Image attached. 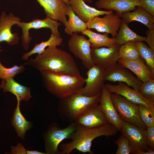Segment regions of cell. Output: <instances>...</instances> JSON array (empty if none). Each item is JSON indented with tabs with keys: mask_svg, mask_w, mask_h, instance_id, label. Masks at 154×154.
I'll return each mask as SVG.
<instances>
[{
	"mask_svg": "<svg viewBox=\"0 0 154 154\" xmlns=\"http://www.w3.org/2000/svg\"><path fill=\"white\" fill-rule=\"evenodd\" d=\"M25 63L40 71L42 70L80 76L73 58L69 53L57 47L48 46L40 54Z\"/></svg>",
	"mask_w": 154,
	"mask_h": 154,
	"instance_id": "6da1fadb",
	"label": "cell"
},
{
	"mask_svg": "<svg viewBox=\"0 0 154 154\" xmlns=\"http://www.w3.org/2000/svg\"><path fill=\"white\" fill-rule=\"evenodd\" d=\"M117 131L116 127L110 123L101 127L92 128L76 124L75 130L70 138L71 141L62 143L58 154H69L74 149L84 153L93 154L90 149L94 139L101 136L108 137L114 135Z\"/></svg>",
	"mask_w": 154,
	"mask_h": 154,
	"instance_id": "7a4b0ae2",
	"label": "cell"
},
{
	"mask_svg": "<svg viewBox=\"0 0 154 154\" xmlns=\"http://www.w3.org/2000/svg\"><path fill=\"white\" fill-rule=\"evenodd\" d=\"M43 85L48 91L59 99L77 92L85 84L86 78L82 76L40 71Z\"/></svg>",
	"mask_w": 154,
	"mask_h": 154,
	"instance_id": "3957f363",
	"label": "cell"
},
{
	"mask_svg": "<svg viewBox=\"0 0 154 154\" xmlns=\"http://www.w3.org/2000/svg\"><path fill=\"white\" fill-rule=\"evenodd\" d=\"M101 93L95 96L89 97L76 92L60 99L57 110L60 119L70 123L74 122L84 110L88 106L98 104Z\"/></svg>",
	"mask_w": 154,
	"mask_h": 154,
	"instance_id": "277c9868",
	"label": "cell"
},
{
	"mask_svg": "<svg viewBox=\"0 0 154 154\" xmlns=\"http://www.w3.org/2000/svg\"><path fill=\"white\" fill-rule=\"evenodd\" d=\"M110 96L114 106L122 121L147 129V127L140 118L138 105L115 93L111 94Z\"/></svg>",
	"mask_w": 154,
	"mask_h": 154,
	"instance_id": "5b68a950",
	"label": "cell"
},
{
	"mask_svg": "<svg viewBox=\"0 0 154 154\" xmlns=\"http://www.w3.org/2000/svg\"><path fill=\"white\" fill-rule=\"evenodd\" d=\"M76 126L74 122H71L66 127L61 129L56 123H51L43 134L46 153L58 154L59 145L64 139H70Z\"/></svg>",
	"mask_w": 154,
	"mask_h": 154,
	"instance_id": "8992f818",
	"label": "cell"
},
{
	"mask_svg": "<svg viewBox=\"0 0 154 154\" xmlns=\"http://www.w3.org/2000/svg\"><path fill=\"white\" fill-rule=\"evenodd\" d=\"M62 23L57 21L46 17L43 19H35L29 22H20L17 25L22 29L21 38L22 45L24 49L27 50L29 48L30 44L32 38L30 36V30L32 29H39L43 28L50 29L51 34L55 35H60L58 29Z\"/></svg>",
	"mask_w": 154,
	"mask_h": 154,
	"instance_id": "52a82bcc",
	"label": "cell"
},
{
	"mask_svg": "<svg viewBox=\"0 0 154 154\" xmlns=\"http://www.w3.org/2000/svg\"><path fill=\"white\" fill-rule=\"evenodd\" d=\"M68 46L70 51L82 61L86 68L89 69L95 65L91 56V43L84 35L73 33L68 40Z\"/></svg>",
	"mask_w": 154,
	"mask_h": 154,
	"instance_id": "ba28073f",
	"label": "cell"
},
{
	"mask_svg": "<svg viewBox=\"0 0 154 154\" xmlns=\"http://www.w3.org/2000/svg\"><path fill=\"white\" fill-rule=\"evenodd\" d=\"M105 81L124 83L138 91L142 82L129 70L116 63L104 70Z\"/></svg>",
	"mask_w": 154,
	"mask_h": 154,
	"instance_id": "9c48e42d",
	"label": "cell"
},
{
	"mask_svg": "<svg viewBox=\"0 0 154 154\" xmlns=\"http://www.w3.org/2000/svg\"><path fill=\"white\" fill-rule=\"evenodd\" d=\"M122 19L117 13L105 14L101 18L96 16L86 23L87 28L95 29L99 32L110 33L115 38L122 22Z\"/></svg>",
	"mask_w": 154,
	"mask_h": 154,
	"instance_id": "30bf717a",
	"label": "cell"
},
{
	"mask_svg": "<svg viewBox=\"0 0 154 154\" xmlns=\"http://www.w3.org/2000/svg\"><path fill=\"white\" fill-rule=\"evenodd\" d=\"M104 70L95 65L89 69L86 73L85 86L77 92L89 97L101 93L105 86Z\"/></svg>",
	"mask_w": 154,
	"mask_h": 154,
	"instance_id": "8fae6325",
	"label": "cell"
},
{
	"mask_svg": "<svg viewBox=\"0 0 154 154\" xmlns=\"http://www.w3.org/2000/svg\"><path fill=\"white\" fill-rule=\"evenodd\" d=\"M146 129L122 121L120 131L128 139L133 152L146 151L150 149L146 139Z\"/></svg>",
	"mask_w": 154,
	"mask_h": 154,
	"instance_id": "7c38bea8",
	"label": "cell"
},
{
	"mask_svg": "<svg viewBox=\"0 0 154 154\" xmlns=\"http://www.w3.org/2000/svg\"><path fill=\"white\" fill-rule=\"evenodd\" d=\"M74 122L89 128L100 127L109 123L98 104H92L88 106Z\"/></svg>",
	"mask_w": 154,
	"mask_h": 154,
	"instance_id": "4fadbf2b",
	"label": "cell"
},
{
	"mask_svg": "<svg viewBox=\"0 0 154 154\" xmlns=\"http://www.w3.org/2000/svg\"><path fill=\"white\" fill-rule=\"evenodd\" d=\"M120 46L116 44L107 48L91 47V56L94 64L105 69L117 63L119 59Z\"/></svg>",
	"mask_w": 154,
	"mask_h": 154,
	"instance_id": "5bb4252c",
	"label": "cell"
},
{
	"mask_svg": "<svg viewBox=\"0 0 154 154\" xmlns=\"http://www.w3.org/2000/svg\"><path fill=\"white\" fill-rule=\"evenodd\" d=\"M21 22V19L15 16L12 12L7 15L3 12L0 17V43L5 42L12 46L17 44L19 38L17 33H13L12 27ZM3 50L0 46V52Z\"/></svg>",
	"mask_w": 154,
	"mask_h": 154,
	"instance_id": "9a60e30c",
	"label": "cell"
},
{
	"mask_svg": "<svg viewBox=\"0 0 154 154\" xmlns=\"http://www.w3.org/2000/svg\"><path fill=\"white\" fill-rule=\"evenodd\" d=\"M105 86L111 94L115 93L137 105H142L154 108V102L145 99L138 91L132 89L124 83L118 82L117 85L108 84H105Z\"/></svg>",
	"mask_w": 154,
	"mask_h": 154,
	"instance_id": "2e32d148",
	"label": "cell"
},
{
	"mask_svg": "<svg viewBox=\"0 0 154 154\" xmlns=\"http://www.w3.org/2000/svg\"><path fill=\"white\" fill-rule=\"evenodd\" d=\"M44 9L46 17L59 21L64 25L67 21V4L62 0H36Z\"/></svg>",
	"mask_w": 154,
	"mask_h": 154,
	"instance_id": "e0dca14e",
	"label": "cell"
},
{
	"mask_svg": "<svg viewBox=\"0 0 154 154\" xmlns=\"http://www.w3.org/2000/svg\"><path fill=\"white\" fill-rule=\"evenodd\" d=\"M111 94L104 86L101 92L99 105L106 116L109 123L120 131L122 120L119 117L113 104Z\"/></svg>",
	"mask_w": 154,
	"mask_h": 154,
	"instance_id": "ac0fdd59",
	"label": "cell"
},
{
	"mask_svg": "<svg viewBox=\"0 0 154 154\" xmlns=\"http://www.w3.org/2000/svg\"><path fill=\"white\" fill-rule=\"evenodd\" d=\"M139 0H98L95 3L96 7L108 11H116L120 16L125 12L134 10L139 5Z\"/></svg>",
	"mask_w": 154,
	"mask_h": 154,
	"instance_id": "d6986e66",
	"label": "cell"
},
{
	"mask_svg": "<svg viewBox=\"0 0 154 154\" xmlns=\"http://www.w3.org/2000/svg\"><path fill=\"white\" fill-rule=\"evenodd\" d=\"M70 4L74 13L86 23L94 17L112 13L113 10L102 11L87 5L83 0H69Z\"/></svg>",
	"mask_w": 154,
	"mask_h": 154,
	"instance_id": "ffe728a7",
	"label": "cell"
},
{
	"mask_svg": "<svg viewBox=\"0 0 154 154\" xmlns=\"http://www.w3.org/2000/svg\"><path fill=\"white\" fill-rule=\"evenodd\" d=\"M118 63L131 71L142 82L154 79V73L145 62L119 58Z\"/></svg>",
	"mask_w": 154,
	"mask_h": 154,
	"instance_id": "44dd1931",
	"label": "cell"
},
{
	"mask_svg": "<svg viewBox=\"0 0 154 154\" xmlns=\"http://www.w3.org/2000/svg\"><path fill=\"white\" fill-rule=\"evenodd\" d=\"M120 17L127 24L133 21H136L144 25L149 29H154V16L139 6H137L132 12L123 13Z\"/></svg>",
	"mask_w": 154,
	"mask_h": 154,
	"instance_id": "7402d4cb",
	"label": "cell"
},
{
	"mask_svg": "<svg viewBox=\"0 0 154 154\" xmlns=\"http://www.w3.org/2000/svg\"><path fill=\"white\" fill-rule=\"evenodd\" d=\"M0 86L4 92L11 93L16 97L17 100L20 101H27L32 97L31 88L18 83L13 78L2 80Z\"/></svg>",
	"mask_w": 154,
	"mask_h": 154,
	"instance_id": "603a6c76",
	"label": "cell"
},
{
	"mask_svg": "<svg viewBox=\"0 0 154 154\" xmlns=\"http://www.w3.org/2000/svg\"><path fill=\"white\" fill-rule=\"evenodd\" d=\"M119 32L115 38L116 44L121 45L130 42L145 41L146 37L139 35L129 27L128 24L123 20Z\"/></svg>",
	"mask_w": 154,
	"mask_h": 154,
	"instance_id": "cb8c5ba5",
	"label": "cell"
},
{
	"mask_svg": "<svg viewBox=\"0 0 154 154\" xmlns=\"http://www.w3.org/2000/svg\"><path fill=\"white\" fill-rule=\"evenodd\" d=\"M81 33L88 37L89 40L91 43V47L92 48L108 47L116 44L115 43V38L113 37H109L108 36L109 34L107 33L102 34L94 32L90 29H87Z\"/></svg>",
	"mask_w": 154,
	"mask_h": 154,
	"instance_id": "d4e9b609",
	"label": "cell"
},
{
	"mask_svg": "<svg viewBox=\"0 0 154 154\" xmlns=\"http://www.w3.org/2000/svg\"><path fill=\"white\" fill-rule=\"evenodd\" d=\"M67 6L69 19L64 25L65 32L70 35L74 33H82L88 29L86 23L74 13L70 4H67Z\"/></svg>",
	"mask_w": 154,
	"mask_h": 154,
	"instance_id": "484cf974",
	"label": "cell"
},
{
	"mask_svg": "<svg viewBox=\"0 0 154 154\" xmlns=\"http://www.w3.org/2000/svg\"><path fill=\"white\" fill-rule=\"evenodd\" d=\"M63 40V38L60 35H55L51 34L49 38L47 40L42 41L39 44L35 45L33 48L29 51L23 53L21 59L28 60L29 58L31 56L35 54H40L48 46L57 47L60 45Z\"/></svg>",
	"mask_w": 154,
	"mask_h": 154,
	"instance_id": "4316f807",
	"label": "cell"
},
{
	"mask_svg": "<svg viewBox=\"0 0 154 154\" xmlns=\"http://www.w3.org/2000/svg\"><path fill=\"white\" fill-rule=\"evenodd\" d=\"M17 100V105L14 112L12 120V125L17 131L18 136L23 139L26 132L31 128L32 124L21 114L20 108V101Z\"/></svg>",
	"mask_w": 154,
	"mask_h": 154,
	"instance_id": "83f0119b",
	"label": "cell"
},
{
	"mask_svg": "<svg viewBox=\"0 0 154 154\" xmlns=\"http://www.w3.org/2000/svg\"><path fill=\"white\" fill-rule=\"evenodd\" d=\"M119 54V58L145 62L139 54L136 42H130L121 45Z\"/></svg>",
	"mask_w": 154,
	"mask_h": 154,
	"instance_id": "f1b7e54d",
	"label": "cell"
},
{
	"mask_svg": "<svg viewBox=\"0 0 154 154\" xmlns=\"http://www.w3.org/2000/svg\"><path fill=\"white\" fill-rule=\"evenodd\" d=\"M136 44L140 56L154 73V50L143 41L136 42Z\"/></svg>",
	"mask_w": 154,
	"mask_h": 154,
	"instance_id": "f546056e",
	"label": "cell"
},
{
	"mask_svg": "<svg viewBox=\"0 0 154 154\" xmlns=\"http://www.w3.org/2000/svg\"><path fill=\"white\" fill-rule=\"evenodd\" d=\"M139 116L147 127L154 126V108L142 105H138Z\"/></svg>",
	"mask_w": 154,
	"mask_h": 154,
	"instance_id": "4dcf8cb0",
	"label": "cell"
},
{
	"mask_svg": "<svg viewBox=\"0 0 154 154\" xmlns=\"http://www.w3.org/2000/svg\"><path fill=\"white\" fill-rule=\"evenodd\" d=\"M25 65L24 63L20 66L15 65L12 67L7 68L5 67L0 61V78L5 80L13 78L16 75L25 70Z\"/></svg>",
	"mask_w": 154,
	"mask_h": 154,
	"instance_id": "1f68e13d",
	"label": "cell"
},
{
	"mask_svg": "<svg viewBox=\"0 0 154 154\" xmlns=\"http://www.w3.org/2000/svg\"><path fill=\"white\" fill-rule=\"evenodd\" d=\"M138 92L145 99L154 102V79L143 82Z\"/></svg>",
	"mask_w": 154,
	"mask_h": 154,
	"instance_id": "d6a6232c",
	"label": "cell"
},
{
	"mask_svg": "<svg viewBox=\"0 0 154 154\" xmlns=\"http://www.w3.org/2000/svg\"><path fill=\"white\" fill-rule=\"evenodd\" d=\"M115 143L118 146L116 154H129L133 151L128 139L122 134Z\"/></svg>",
	"mask_w": 154,
	"mask_h": 154,
	"instance_id": "836d02e7",
	"label": "cell"
},
{
	"mask_svg": "<svg viewBox=\"0 0 154 154\" xmlns=\"http://www.w3.org/2000/svg\"><path fill=\"white\" fill-rule=\"evenodd\" d=\"M139 6L154 16V0H139Z\"/></svg>",
	"mask_w": 154,
	"mask_h": 154,
	"instance_id": "e575fe53",
	"label": "cell"
},
{
	"mask_svg": "<svg viewBox=\"0 0 154 154\" xmlns=\"http://www.w3.org/2000/svg\"><path fill=\"white\" fill-rule=\"evenodd\" d=\"M145 137L148 145L154 149V126L147 127L145 130Z\"/></svg>",
	"mask_w": 154,
	"mask_h": 154,
	"instance_id": "d590c367",
	"label": "cell"
},
{
	"mask_svg": "<svg viewBox=\"0 0 154 154\" xmlns=\"http://www.w3.org/2000/svg\"><path fill=\"white\" fill-rule=\"evenodd\" d=\"M147 37L145 41L147 43L149 47L154 50V29H148L146 31Z\"/></svg>",
	"mask_w": 154,
	"mask_h": 154,
	"instance_id": "8d00e7d4",
	"label": "cell"
},
{
	"mask_svg": "<svg viewBox=\"0 0 154 154\" xmlns=\"http://www.w3.org/2000/svg\"><path fill=\"white\" fill-rule=\"evenodd\" d=\"M11 152L13 153L26 154V150L21 144H19L16 147H12Z\"/></svg>",
	"mask_w": 154,
	"mask_h": 154,
	"instance_id": "74e56055",
	"label": "cell"
},
{
	"mask_svg": "<svg viewBox=\"0 0 154 154\" xmlns=\"http://www.w3.org/2000/svg\"><path fill=\"white\" fill-rule=\"evenodd\" d=\"M133 154H154V149L151 148L146 151H134L132 153Z\"/></svg>",
	"mask_w": 154,
	"mask_h": 154,
	"instance_id": "f35d334b",
	"label": "cell"
},
{
	"mask_svg": "<svg viewBox=\"0 0 154 154\" xmlns=\"http://www.w3.org/2000/svg\"><path fill=\"white\" fill-rule=\"evenodd\" d=\"M26 154H45L46 153L39 152L37 151H29L26 150Z\"/></svg>",
	"mask_w": 154,
	"mask_h": 154,
	"instance_id": "ab89813d",
	"label": "cell"
},
{
	"mask_svg": "<svg viewBox=\"0 0 154 154\" xmlns=\"http://www.w3.org/2000/svg\"><path fill=\"white\" fill-rule=\"evenodd\" d=\"M85 2L89 3H91L92 2V0H83Z\"/></svg>",
	"mask_w": 154,
	"mask_h": 154,
	"instance_id": "60d3db41",
	"label": "cell"
},
{
	"mask_svg": "<svg viewBox=\"0 0 154 154\" xmlns=\"http://www.w3.org/2000/svg\"><path fill=\"white\" fill-rule=\"evenodd\" d=\"M64 1L66 4H70V2L69 0H62Z\"/></svg>",
	"mask_w": 154,
	"mask_h": 154,
	"instance_id": "b9f144b4",
	"label": "cell"
}]
</instances>
